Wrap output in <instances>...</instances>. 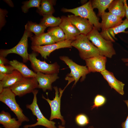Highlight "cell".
Returning <instances> with one entry per match:
<instances>
[{
    "instance_id": "obj_37",
    "label": "cell",
    "mask_w": 128,
    "mask_h": 128,
    "mask_svg": "<svg viewBox=\"0 0 128 128\" xmlns=\"http://www.w3.org/2000/svg\"><path fill=\"white\" fill-rule=\"evenodd\" d=\"M5 1L10 7H13L14 6V4L11 0H5Z\"/></svg>"
},
{
    "instance_id": "obj_32",
    "label": "cell",
    "mask_w": 128,
    "mask_h": 128,
    "mask_svg": "<svg viewBox=\"0 0 128 128\" xmlns=\"http://www.w3.org/2000/svg\"><path fill=\"white\" fill-rule=\"evenodd\" d=\"M14 70L13 67L10 65H0V73L8 75L12 73Z\"/></svg>"
},
{
    "instance_id": "obj_22",
    "label": "cell",
    "mask_w": 128,
    "mask_h": 128,
    "mask_svg": "<svg viewBox=\"0 0 128 128\" xmlns=\"http://www.w3.org/2000/svg\"><path fill=\"white\" fill-rule=\"evenodd\" d=\"M31 46H37L50 45L55 43L48 32L44 33L39 36L35 35L30 37Z\"/></svg>"
},
{
    "instance_id": "obj_2",
    "label": "cell",
    "mask_w": 128,
    "mask_h": 128,
    "mask_svg": "<svg viewBox=\"0 0 128 128\" xmlns=\"http://www.w3.org/2000/svg\"><path fill=\"white\" fill-rule=\"evenodd\" d=\"M71 45L78 50L80 58L85 60L100 55L97 48L83 34H80Z\"/></svg>"
},
{
    "instance_id": "obj_30",
    "label": "cell",
    "mask_w": 128,
    "mask_h": 128,
    "mask_svg": "<svg viewBox=\"0 0 128 128\" xmlns=\"http://www.w3.org/2000/svg\"><path fill=\"white\" fill-rule=\"evenodd\" d=\"M106 99L103 96L97 94L94 99L93 105L91 106V110L95 108L98 107L103 105L106 102Z\"/></svg>"
},
{
    "instance_id": "obj_7",
    "label": "cell",
    "mask_w": 128,
    "mask_h": 128,
    "mask_svg": "<svg viewBox=\"0 0 128 128\" xmlns=\"http://www.w3.org/2000/svg\"><path fill=\"white\" fill-rule=\"evenodd\" d=\"M37 53L34 51L29 54V60L31 63L32 68L35 72L46 74L58 73L59 66L56 62L53 64H48L45 61H42L38 59L37 58Z\"/></svg>"
},
{
    "instance_id": "obj_20",
    "label": "cell",
    "mask_w": 128,
    "mask_h": 128,
    "mask_svg": "<svg viewBox=\"0 0 128 128\" xmlns=\"http://www.w3.org/2000/svg\"><path fill=\"white\" fill-rule=\"evenodd\" d=\"M22 123L15 118H12L9 113L4 110L0 113V124L4 128H20Z\"/></svg>"
},
{
    "instance_id": "obj_29",
    "label": "cell",
    "mask_w": 128,
    "mask_h": 128,
    "mask_svg": "<svg viewBox=\"0 0 128 128\" xmlns=\"http://www.w3.org/2000/svg\"><path fill=\"white\" fill-rule=\"evenodd\" d=\"M41 0H30L24 2L23 5L22 7V11L26 13L27 12L29 9L32 7H36L39 9L40 7Z\"/></svg>"
},
{
    "instance_id": "obj_5",
    "label": "cell",
    "mask_w": 128,
    "mask_h": 128,
    "mask_svg": "<svg viewBox=\"0 0 128 128\" xmlns=\"http://www.w3.org/2000/svg\"><path fill=\"white\" fill-rule=\"evenodd\" d=\"M38 91V90L36 89L33 91L32 92L33 95V98L32 103L26 105L27 108L31 110L33 114L36 117L37 121L34 124L25 125L23 126V128H31L40 125L47 128H57L55 126V123L46 118L40 110L37 102V95Z\"/></svg>"
},
{
    "instance_id": "obj_31",
    "label": "cell",
    "mask_w": 128,
    "mask_h": 128,
    "mask_svg": "<svg viewBox=\"0 0 128 128\" xmlns=\"http://www.w3.org/2000/svg\"><path fill=\"white\" fill-rule=\"evenodd\" d=\"M75 120L77 123L81 126H85L89 123L88 118L84 114H81L77 115L76 118Z\"/></svg>"
},
{
    "instance_id": "obj_16",
    "label": "cell",
    "mask_w": 128,
    "mask_h": 128,
    "mask_svg": "<svg viewBox=\"0 0 128 128\" xmlns=\"http://www.w3.org/2000/svg\"><path fill=\"white\" fill-rule=\"evenodd\" d=\"M128 28V20L126 18L119 25L105 31H101L100 33L101 36L105 39L114 42V39H116L115 37V35L121 32L128 33V31H125Z\"/></svg>"
},
{
    "instance_id": "obj_34",
    "label": "cell",
    "mask_w": 128,
    "mask_h": 128,
    "mask_svg": "<svg viewBox=\"0 0 128 128\" xmlns=\"http://www.w3.org/2000/svg\"><path fill=\"white\" fill-rule=\"evenodd\" d=\"M123 101L127 105L128 109V100H124ZM122 128H128V114L125 120L121 124Z\"/></svg>"
},
{
    "instance_id": "obj_15",
    "label": "cell",
    "mask_w": 128,
    "mask_h": 128,
    "mask_svg": "<svg viewBox=\"0 0 128 128\" xmlns=\"http://www.w3.org/2000/svg\"><path fill=\"white\" fill-rule=\"evenodd\" d=\"M67 17L71 22L79 30L80 34L86 35L94 26L86 18L74 15H68Z\"/></svg>"
},
{
    "instance_id": "obj_9",
    "label": "cell",
    "mask_w": 128,
    "mask_h": 128,
    "mask_svg": "<svg viewBox=\"0 0 128 128\" xmlns=\"http://www.w3.org/2000/svg\"><path fill=\"white\" fill-rule=\"evenodd\" d=\"M59 58L66 64L70 69L71 72L68 76L73 77V80L75 81L73 86L75 85L80 78L81 82L84 81L86 75L90 73L86 66L78 64L68 56H60Z\"/></svg>"
},
{
    "instance_id": "obj_3",
    "label": "cell",
    "mask_w": 128,
    "mask_h": 128,
    "mask_svg": "<svg viewBox=\"0 0 128 128\" xmlns=\"http://www.w3.org/2000/svg\"><path fill=\"white\" fill-rule=\"evenodd\" d=\"M61 11L64 12H70L75 16L88 19L98 30L101 28V23L92 7L91 0H89L83 5L77 7L68 9L63 8Z\"/></svg>"
},
{
    "instance_id": "obj_28",
    "label": "cell",
    "mask_w": 128,
    "mask_h": 128,
    "mask_svg": "<svg viewBox=\"0 0 128 128\" xmlns=\"http://www.w3.org/2000/svg\"><path fill=\"white\" fill-rule=\"evenodd\" d=\"M47 27L39 23L28 21L25 25V30L33 32L36 36H39L43 33Z\"/></svg>"
},
{
    "instance_id": "obj_24",
    "label": "cell",
    "mask_w": 128,
    "mask_h": 128,
    "mask_svg": "<svg viewBox=\"0 0 128 128\" xmlns=\"http://www.w3.org/2000/svg\"><path fill=\"white\" fill-rule=\"evenodd\" d=\"M55 1L51 0H41L40 8L37 10V12L41 15L52 14L55 12L53 6L55 5Z\"/></svg>"
},
{
    "instance_id": "obj_33",
    "label": "cell",
    "mask_w": 128,
    "mask_h": 128,
    "mask_svg": "<svg viewBox=\"0 0 128 128\" xmlns=\"http://www.w3.org/2000/svg\"><path fill=\"white\" fill-rule=\"evenodd\" d=\"M7 11L0 9V29L3 27L5 23V17Z\"/></svg>"
},
{
    "instance_id": "obj_40",
    "label": "cell",
    "mask_w": 128,
    "mask_h": 128,
    "mask_svg": "<svg viewBox=\"0 0 128 128\" xmlns=\"http://www.w3.org/2000/svg\"><path fill=\"white\" fill-rule=\"evenodd\" d=\"M58 128H65V127L60 125H59L58 126Z\"/></svg>"
},
{
    "instance_id": "obj_25",
    "label": "cell",
    "mask_w": 128,
    "mask_h": 128,
    "mask_svg": "<svg viewBox=\"0 0 128 128\" xmlns=\"http://www.w3.org/2000/svg\"><path fill=\"white\" fill-rule=\"evenodd\" d=\"M43 17L40 23L47 27L59 26L61 21V18L55 17L52 14L46 15Z\"/></svg>"
},
{
    "instance_id": "obj_26",
    "label": "cell",
    "mask_w": 128,
    "mask_h": 128,
    "mask_svg": "<svg viewBox=\"0 0 128 128\" xmlns=\"http://www.w3.org/2000/svg\"><path fill=\"white\" fill-rule=\"evenodd\" d=\"M47 32L52 37L55 43L66 40L63 31L59 26L49 28Z\"/></svg>"
},
{
    "instance_id": "obj_23",
    "label": "cell",
    "mask_w": 128,
    "mask_h": 128,
    "mask_svg": "<svg viewBox=\"0 0 128 128\" xmlns=\"http://www.w3.org/2000/svg\"><path fill=\"white\" fill-rule=\"evenodd\" d=\"M108 9L109 12L122 19L125 16V9L123 0H113Z\"/></svg>"
},
{
    "instance_id": "obj_1",
    "label": "cell",
    "mask_w": 128,
    "mask_h": 128,
    "mask_svg": "<svg viewBox=\"0 0 128 128\" xmlns=\"http://www.w3.org/2000/svg\"><path fill=\"white\" fill-rule=\"evenodd\" d=\"M86 36L97 48L100 55L111 58L116 54L112 42L104 38L98 29L94 26Z\"/></svg>"
},
{
    "instance_id": "obj_42",
    "label": "cell",
    "mask_w": 128,
    "mask_h": 128,
    "mask_svg": "<svg viewBox=\"0 0 128 128\" xmlns=\"http://www.w3.org/2000/svg\"><path fill=\"white\" fill-rule=\"evenodd\" d=\"M0 128H2L1 127H0Z\"/></svg>"
},
{
    "instance_id": "obj_36",
    "label": "cell",
    "mask_w": 128,
    "mask_h": 128,
    "mask_svg": "<svg viewBox=\"0 0 128 128\" xmlns=\"http://www.w3.org/2000/svg\"><path fill=\"white\" fill-rule=\"evenodd\" d=\"M124 5L125 9V16L126 19L128 20V6L126 0H123Z\"/></svg>"
},
{
    "instance_id": "obj_41",
    "label": "cell",
    "mask_w": 128,
    "mask_h": 128,
    "mask_svg": "<svg viewBox=\"0 0 128 128\" xmlns=\"http://www.w3.org/2000/svg\"><path fill=\"white\" fill-rule=\"evenodd\" d=\"M88 128H95L93 126H89Z\"/></svg>"
},
{
    "instance_id": "obj_11",
    "label": "cell",
    "mask_w": 128,
    "mask_h": 128,
    "mask_svg": "<svg viewBox=\"0 0 128 128\" xmlns=\"http://www.w3.org/2000/svg\"><path fill=\"white\" fill-rule=\"evenodd\" d=\"M72 41L65 40L64 41L47 45L31 46V49L38 53L40 54L41 57L47 59L50 53L57 49L65 48H72L71 43Z\"/></svg>"
},
{
    "instance_id": "obj_38",
    "label": "cell",
    "mask_w": 128,
    "mask_h": 128,
    "mask_svg": "<svg viewBox=\"0 0 128 128\" xmlns=\"http://www.w3.org/2000/svg\"><path fill=\"white\" fill-rule=\"evenodd\" d=\"M122 60L123 62L126 63V66H128V58H123Z\"/></svg>"
},
{
    "instance_id": "obj_4",
    "label": "cell",
    "mask_w": 128,
    "mask_h": 128,
    "mask_svg": "<svg viewBox=\"0 0 128 128\" xmlns=\"http://www.w3.org/2000/svg\"><path fill=\"white\" fill-rule=\"evenodd\" d=\"M16 96L9 88H4L0 93V101L8 106L15 114L18 120L22 123L28 122L29 119L23 113L22 109L17 103Z\"/></svg>"
},
{
    "instance_id": "obj_39",
    "label": "cell",
    "mask_w": 128,
    "mask_h": 128,
    "mask_svg": "<svg viewBox=\"0 0 128 128\" xmlns=\"http://www.w3.org/2000/svg\"><path fill=\"white\" fill-rule=\"evenodd\" d=\"M6 74H4L1 73H0V80H2L5 77Z\"/></svg>"
},
{
    "instance_id": "obj_27",
    "label": "cell",
    "mask_w": 128,
    "mask_h": 128,
    "mask_svg": "<svg viewBox=\"0 0 128 128\" xmlns=\"http://www.w3.org/2000/svg\"><path fill=\"white\" fill-rule=\"evenodd\" d=\"M113 0H93L91 1V5L93 9L97 8L98 10V15L100 16L108 9Z\"/></svg>"
},
{
    "instance_id": "obj_18",
    "label": "cell",
    "mask_w": 128,
    "mask_h": 128,
    "mask_svg": "<svg viewBox=\"0 0 128 128\" xmlns=\"http://www.w3.org/2000/svg\"><path fill=\"white\" fill-rule=\"evenodd\" d=\"M100 73L111 89L113 88L120 94L123 95L124 83L118 80L112 72L106 69Z\"/></svg>"
},
{
    "instance_id": "obj_17",
    "label": "cell",
    "mask_w": 128,
    "mask_h": 128,
    "mask_svg": "<svg viewBox=\"0 0 128 128\" xmlns=\"http://www.w3.org/2000/svg\"><path fill=\"white\" fill-rule=\"evenodd\" d=\"M101 17L102 19L101 23V31L115 27L120 24L123 21L122 18L109 12H105Z\"/></svg>"
},
{
    "instance_id": "obj_10",
    "label": "cell",
    "mask_w": 128,
    "mask_h": 128,
    "mask_svg": "<svg viewBox=\"0 0 128 128\" xmlns=\"http://www.w3.org/2000/svg\"><path fill=\"white\" fill-rule=\"evenodd\" d=\"M53 88L55 91V96L53 100H50L48 98H46L43 95L42 97L48 102L50 107L51 112L49 120H51L55 119H59L61 121L62 125H64L65 121L61 114L60 106L61 98L64 89L62 90L59 88V91L57 87H54Z\"/></svg>"
},
{
    "instance_id": "obj_19",
    "label": "cell",
    "mask_w": 128,
    "mask_h": 128,
    "mask_svg": "<svg viewBox=\"0 0 128 128\" xmlns=\"http://www.w3.org/2000/svg\"><path fill=\"white\" fill-rule=\"evenodd\" d=\"M24 77L18 71L14 70L9 74L6 75L4 78L0 81V93L4 88L9 87Z\"/></svg>"
},
{
    "instance_id": "obj_6",
    "label": "cell",
    "mask_w": 128,
    "mask_h": 128,
    "mask_svg": "<svg viewBox=\"0 0 128 128\" xmlns=\"http://www.w3.org/2000/svg\"><path fill=\"white\" fill-rule=\"evenodd\" d=\"M32 36V32L25 30L22 37L18 44L10 49L0 50V56L5 57L10 54L15 53L19 55L22 57L24 63L27 62L29 60V54L27 52L28 38Z\"/></svg>"
},
{
    "instance_id": "obj_13",
    "label": "cell",
    "mask_w": 128,
    "mask_h": 128,
    "mask_svg": "<svg viewBox=\"0 0 128 128\" xmlns=\"http://www.w3.org/2000/svg\"><path fill=\"white\" fill-rule=\"evenodd\" d=\"M35 78L38 83V88L44 92L47 90L52 91V84L59 78L57 73L46 74L40 72L37 73Z\"/></svg>"
},
{
    "instance_id": "obj_21",
    "label": "cell",
    "mask_w": 128,
    "mask_h": 128,
    "mask_svg": "<svg viewBox=\"0 0 128 128\" xmlns=\"http://www.w3.org/2000/svg\"><path fill=\"white\" fill-rule=\"evenodd\" d=\"M9 64L15 70L19 71L24 78L35 77L36 73L30 69L23 63L16 60L9 61Z\"/></svg>"
},
{
    "instance_id": "obj_14",
    "label": "cell",
    "mask_w": 128,
    "mask_h": 128,
    "mask_svg": "<svg viewBox=\"0 0 128 128\" xmlns=\"http://www.w3.org/2000/svg\"><path fill=\"white\" fill-rule=\"evenodd\" d=\"M86 66L90 72L101 73L106 69V57L101 55L85 60Z\"/></svg>"
},
{
    "instance_id": "obj_35",
    "label": "cell",
    "mask_w": 128,
    "mask_h": 128,
    "mask_svg": "<svg viewBox=\"0 0 128 128\" xmlns=\"http://www.w3.org/2000/svg\"><path fill=\"white\" fill-rule=\"evenodd\" d=\"M5 58L0 56V65H6L8 64H9V61Z\"/></svg>"
},
{
    "instance_id": "obj_8",
    "label": "cell",
    "mask_w": 128,
    "mask_h": 128,
    "mask_svg": "<svg viewBox=\"0 0 128 128\" xmlns=\"http://www.w3.org/2000/svg\"><path fill=\"white\" fill-rule=\"evenodd\" d=\"M38 83L35 77L24 78L17 82L9 88L15 96L22 97L32 93L38 88Z\"/></svg>"
},
{
    "instance_id": "obj_12",
    "label": "cell",
    "mask_w": 128,
    "mask_h": 128,
    "mask_svg": "<svg viewBox=\"0 0 128 128\" xmlns=\"http://www.w3.org/2000/svg\"><path fill=\"white\" fill-rule=\"evenodd\" d=\"M61 22L59 26L62 29L65 36L66 40L73 41L80 34L79 30L70 21L67 17H61Z\"/></svg>"
}]
</instances>
